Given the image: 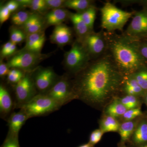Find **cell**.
<instances>
[{
	"label": "cell",
	"instance_id": "obj_29",
	"mask_svg": "<svg viewBox=\"0 0 147 147\" xmlns=\"http://www.w3.org/2000/svg\"><path fill=\"white\" fill-rule=\"evenodd\" d=\"M26 72L17 69H11L7 76V82L15 86L23 79Z\"/></svg>",
	"mask_w": 147,
	"mask_h": 147
},
{
	"label": "cell",
	"instance_id": "obj_25",
	"mask_svg": "<svg viewBox=\"0 0 147 147\" xmlns=\"http://www.w3.org/2000/svg\"><path fill=\"white\" fill-rule=\"evenodd\" d=\"M118 98L127 110L140 108L141 102L139 97L130 95L124 94L122 97H118Z\"/></svg>",
	"mask_w": 147,
	"mask_h": 147
},
{
	"label": "cell",
	"instance_id": "obj_43",
	"mask_svg": "<svg viewBox=\"0 0 147 147\" xmlns=\"http://www.w3.org/2000/svg\"><path fill=\"white\" fill-rule=\"evenodd\" d=\"M119 147H127L125 144L124 143H121L120 144L119 146Z\"/></svg>",
	"mask_w": 147,
	"mask_h": 147
},
{
	"label": "cell",
	"instance_id": "obj_34",
	"mask_svg": "<svg viewBox=\"0 0 147 147\" xmlns=\"http://www.w3.org/2000/svg\"><path fill=\"white\" fill-rule=\"evenodd\" d=\"M103 134V131L100 128L94 130L90 134L88 143L94 146L100 142Z\"/></svg>",
	"mask_w": 147,
	"mask_h": 147
},
{
	"label": "cell",
	"instance_id": "obj_27",
	"mask_svg": "<svg viewBox=\"0 0 147 147\" xmlns=\"http://www.w3.org/2000/svg\"><path fill=\"white\" fill-rule=\"evenodd\" d=\"M27 34L23 30L12 27L10 30V41L15 44L21 43L26 38Z\"/></svg>",
	"mask_w": 147,
	"mask_h": 147
},
{
	"label": "cell",
	"instance_id": "obj_1",
	"mask_svg": "<svg viewBox=\"0 0 147 147\" xmlns=\"http://www.w3.org/2000/svg\"><path fill=\"white\" fill-rule=\"evenodd\" d=\"M73 77L76 99L98 110L104 109L121 92L124 78L106 53Z\"/></svg>",
	"mask_w": 147,
	"mask_h": 147
},
{
	"label": "cell",
	"instance_id": "obj_18",
	"mask_svg": "<svg viewBox=\"0 0 147 147\" xmlns=\"http://www.w3.org/2000/svg\"><path fill=\"white\" fill-rule=\"evenodd\" d=\"M69 19L73 24L76 39L83 42L84 39L93 31L89 28L81 18L79 13H70Z\"/></svg>",
	"mask_w": 147,
	"mask_h": 147
},
{
	"label": "cell",
	"instance_id": "obj_23",
	"mask_svg": "<svg viewBox=\"0 0 147 147\" xmlns=\"http://www.w3.org/2000/svg\"><path fill=\"white\" fill-rule=\"evenodd\" d=\"M138 123L134 120L121 123L118 132L120 135L121 142L125 143L131 138Z\"/></svg>",
	"mask_w": 147,
	"mask_h": 147
},
{
	"label": "cell",
	"instance_id": "obj_31",
	"mask_svg": "<svg viewBox=\"0 0 147 147\" xmlns=\"http://www.w3.org/2000/svg\"><path fill=\"white\" fill-rule=\"evenodd\" d=\"M34 13L42 14L48 10L45 0H32L31 3L29 6Z\"/></svg>",
	"mask_w": 147,
	"mask_h": 147
},
{
	"label": "cell",
	"instance_id": "obj_16",
	"mask_svg": "<svg viewBox=\"0 0 147 147\" xmlns=\"http://www.w3.org/2000/svg\"><path fill=\"white\" fill-rule=\"evenodd\" d=\"M124 94L143 97L146 91L142 88L131 75L124 76L121 87V92Z\"/></svg>",
	"mask_w": 147,
	"mask_h": 147
},
{
	"label": "cell",
	"instance_id": "obj_9",
	"mask_svg": "<svg viewBox=\"0 0 147 147\" xmlns=\"http://www.w3.org/2000/svg\"><path fill=\"white\" fill-rule=\"evenodd\" d=\"M32 76L38 94L49 91L60 77L52 67L40 66L32 71Z\"/></svg>",
	"mask_w": 147,
	"mask_h": 147
},
{
	"label": "cell",
	"instance_id": "obj_8",
	"mask_svg": "<svg viewBox=\"0 0 147 147\" xmlns=\"http://www.w3.org/2000/svg\"><path fill=\"white\" fill-rule=\"evenodd\" d=\"M16 108H21L38 94L31 72H26L23 79L14 86Z\"/></svg>",
	"mask_w": 147,
	"mask_h": 147
},
{
	"label": "cell",
	"instance_id": "obj_26",
	"mask_svg": "<svg viewBox=\"0 0 147 147\" xmlns=\"http://www.w3.org/2000/svg\"><path fill=\"white\" fill-rule=\"evenodd\" d=\"M32 13L25 10L19 11L15 12L11 16V22L17 26H23Z\"/></svg>",
	"mask_w": 147,
	"mask_h": 147
},
{
	"label": "cell",
	"instance_id": "obj_45",
	"mask_svg": "<svg viewBox=\"0 0 147 147\" xmlns=\"http://www.w3.org/2000/svg\"><path fill=\"white\" fill-rule=\"evenodd\" d=\"M144 39V40H147V37L146 38H144V39Z\"/></svg>",
	"mask_w": 147,
	"mask_h": 147
},
{
	"label": "cell",
	"instance_id": "obj_7",
	"mask_svg": "<svg viewBox=\"0 0 147 147\" xmlns=\"http://www.w3.org/2000/svg\"><path fill=\"white\" fill-rule=\"evenodd\" d=\"M43 94L53 98L61 107L71 100L76 99L72 80L68 74L60 76L53 88Z\"/></svg>",
	"mask_w": 147,
	"mask_h": 147
},
{
	"label": "cell",
	"instance_id": "obj_24",
	"mask_svg": "<svg viewBox=\"0 0 147 147\" xmlns=\"http://www.w3.org/2000/svg\"><path fill=\"white\" fill-rule=\"evenodd\" d=\"M96 11L97 8L94 5L82 13H78L83 21L92 31H94V26L96 16Z\"/></svg>",
	"mask_w": 147,
	"mask_h": 147
},
{
	"label": "cell",
	"instance_id": "obj_40",
	"mask_svg": "<svg viewBox=\"0 0 147 147\" xmlns=\"http://www.w3.org/2000/svg\"><path fill=\"white\" fill-rule=\"evenodd\" d=\"M20 6L24 7H29L31 3L32 0H18L17 1Z\"/></svg>",
	"mask_w": 147,
	"mask_h": 147
},
{
	"label": "cell",
	"instance_id": "obj_3",
	"mask_svg": "<svg viewBox=\"0 0 147 147\" xmlns=\"http://www.w3.org/2000/svg\"><path fill=\"white\" fill-rule=\"evenodd\" d=\"M100 11L101 27L107 32L119 30L123 32L124 27L134 13V11L128 12L122 10L109 2L105 3Z\"/></svg>",
	"mask_w": 147,
	"mask_h": 147
},
{
	"label": "cell",
	"instance_id": "obj_41",
	"mask_svg": "<svg viewBox=\"0 0 147 147\" xmlns=\"http://www.w3.org/2000/svg\"><path fill=\"white\" fill-rule=\"evenodd\" d=\"M94 146H93L89 143H87V144H84L81 145L77 147H94Z\"/></svg>",
	"mask_w": 147,
	"mask_h": 147
},
{
	"label": "cell",
	"instance_id": "obj_35",
	"mask_svg": "<svg viewBox=\"0 0 147 147\" xmlns=\"http://www.w3.org/2000/svg\"><path fill=\"white\" fill-rule=\"evenodd\" d=\"M65 0H45V3L48 9L51 10L59 8H65Z\"/></svg>",
	"mask_w": 147,
	"mask_h": 147
},
{
	"label": "cell",
	"instance_id": "obj_30",
	"mask_svg": "<svg viewBox=\"0 0 147 147\" xmlns=\"http://www.w3.org/2000/svg\"><path fill=\"white\" fill-rule=\"evenodd\" d=\"M16 44L8 41L6 42L2 47L1 51V58L11 57L16 52Z\"/></svg>",
	"mask_w": 147,
	"mask_h": 147
},
{
	"label": "cell",
	"instance_id": "obj_32",
	"mask_svg": "<svg viewBox=\"0 0 147 147\" xmlns=\"http://www.w3.org/2000/svg\"><path fill=\"white\" fill-rule=\"evenodd\" d=\"M143 114L141 108H138L127 110L121 117L123 122L134 120Z\"/></svg>",
	"mask_w": 147,
	"mask_h": 147
},
{
	"label": "cell",
	"instance_id": "obj_28",
	"mask_svg": "<svg viewBox=\"0 0 147 147\" xmlns=\"http://www.w3.org/2000/svg\"><path fill=\"white\" fill-rule=\"evenodd\" d=\"M145 91H147V68L142 69L131 74Z\"/></svg>",
	"mask_w": 147,
	"mask_h": 147
},
{
	"label": "cell",
	"instance_id": "obj_36",
	"mask_svg": "<svg viewBox=\"0 0 147 147\" xmlns=\"http://www.w3.org/2000/svg\"><path fill=\"white\" fill-rule=\"evenodd\" d=\"M138 43L140 54L147 63V40H138Z\"/></svg>",
	"mask_w": 147,
	"mask_h": 147
},
{
	"label": "cell",
	"instance_id": "obj_44",
	"mask_svg": "<svg viewBox=\"0 0 147 147\" xmlns=\"http://www.w3.org/2000/svg\"><path fill=\"white\" fill-rule=\"evenodd\" d=\"M141 147H147V144L145 145H144V146H142Z\"/></svg>",
	"mask_w": 147,
	"mask_h": 147
},
{
	"label": "cell",
	"instance_id": "obj_15",
	"mask_svg": "<svg viewBox=\"0 0 147 147\" xmlns=\"http://www.w3.org/2000/svg\"><path fill=\"white\" fill-rule=\"evenodd\" d=\"M29 118L26 113L22 109L18 112L11 113L7 119L8 132L18 135L19 131Z\"/></svg>",
	"mask_w": 147,
	"mask_h": 147
},
{
	"label": "cell",
	"instance_id": "obj_13",
	"mask_svg": "<svg viewBox=\"0 0 147 147\" xmlns=\"http://www.w3.org/2000/svg\"><path fill=\"white\" fill-rule=\"evenodd\" d=\"M16 108L15 100H13L8 89L3 84L0 85V114L1 118L7 120L12 111Z\"/></svg>",
	"mask_w": 147,
	"mask_h": 147
},
{
	"label": "cell",
	"instance_id": "obj_20",
	"mask_svg": "<svg viewBox=\"0 0 147 147\" xmlns=\"http://www.w3.org/2000/svg\"><path fill=\"white\" fill-rule=\"evenodd\" d=\"M127 110L117 96L104 108V113L105 115L117 119L121 117Z\"/></svg>",
	"mask_w": 147,
	"mask_h": 147
},
{
	"label": "cell",
	"instance_id": "obj_22",
	"mask_svg": "<svg viewBox=\"0 0 147 147\" xmlns=\"http://www.w3.org/2000/svg\"><path fill=\"white\" fill-rule=\"evenodd\" d=\"M94 3V1L90 0H67L64 7L76 11L77 13H81L95 5Z\"/></svg>",
	"mask_w": 147,
	"mask_h": 147
},
{
	"label": "cell",
	"instance_id": "obj_19",
	"mask_svg": "<svg viewBox=\"0 0 147 147\" xmlns=\"http://www.w3.org/2000/svg\"><path fill=\"white\" fill-rule=\"evenodd\" d=\"M132 143L140 146L147 143V121L143 120L137 124L131 137Z\"/></svg>",
	"mask_w": 147,
	"mask_h": 147
},
{
	"label": "cell",
	"instance_id": "obj_2",
	"mask_svg": "<svg viewBox=\"0 0 147 147\" xmlns=\"http://www.w3.org/2000/svg\"><path fill=\"white\" fill-rule=\"evenodd\" d=\"M107 42L106 54L124 76L131 75L147 68V63L140 54L138 40L125 35L123 32H105Z\"/></svg>",
	"mask_w": 147,
	"mask_h": 147
},
{
	"label": "cell",
	"instance_id": "obj_10",
	"mask_svg": "<svg viewBox=\"0 0 147 147\" xmlns=\"http://www.w3.org/2000/svg\"><path fill=\"white\" fill-rule=\"evenodd\" d=\"M82 42L91 60L98 59L106 53L107 40L105 32L102 29L98 32H92Z\"/></svg>",
	"mask_w": 147,
	"mask_h": 147
},
{
	"label": "cell",
	"instance_id": "obj_5",
	"mask_svg": "<svg viewBox=\"0 0 147 147\" xmlns=\"http://www.w3.org/2000/svg\"><path fill=\"white\" fill-rule=\"evenodd\" d=\"M50 54H42L22 49L11 56L7 61L10 69H17L25 72H31L40 63L49 57Z\"/></svg>",
	"mask_w": 147,
	"mask_h": 147
},
{
	"label": "cell",
	"instance_id": "obj_38",
	"mask_svg": "<svg viewBox=\"0 0 147 147\" xmlns=\"http://www.w3.org/2000/svg\"><path fill=\"white\" fill-rule=\"evenodd\" d=\"M10 69L8 67L7 63L3 62L1 61L0 63V76L1 78H4L7 76Z\"/></svg>",
	"mask_w": 147,
	"mask_h": 147
},
{
	"label": "cell",
	"instance_id": "obj_17",
	"mask_svg": "<svg viewBox=\"0 0 147 147\" xmlns=\"http://www.w3.org/2000/svg\"><path fill=\"white\" fill-rule=\"evenodd\" d=\"M26 40V45L22 49L36 53H41L46 40L44 31L27 35Z\"/></svg>",
	"mask_w": 147,
	"mask_h": 147
},
{
	"label": "cell",
	"instance_id": "obj_33",
	"mask_svg": "<svg viewBox=\"0 0 147 147\" xmlns=\"http://www.w3.org/2000/svg\"><path fill=\"white\" fill-rule=\"evenodd\" d=\"M1 147H20L18 135L8 132L7 136Z\"/></svg>",
	"mask_w": 147,
	"mask_h": 147
},
{
	"label": "cell",
	"instance_id": "obj_14",
	"mask_svg": "<svg viewBox=\"0 0 147 147\" xmlns=\"http://www.w3.org/2000/svg\"><path fill=\"white\" fill-rule=\"evenodd\" d=\"M70 13L65 8H59L51 10L45 13L43 17L45 27L56 26L63 24L69 19Z\"/></svg>",
	"mask_w": 147,
	"mask_h": 147
},
{
	"label": "cell",
	"instance_id": "obj_21",
	"mask_svg": "<svg viewBox=\"0 0 147 147\" xmlns=\"http://www.w3.org/2000/svg\"><path fill=\"white\" fill-rule=\"evenodd\" d=\"M121 123L115 118L104 115L99 122L100 128L103 133L118 132Z\"/></svg>",
	"mask_w": 147,
	"mask_h": 147
},
{
	"label": "cell",
	"instance_id": "obj_37",
	"mask_svg": "<svg viewBox=\"0 0 147 147\" xmlns=\"http://www.w3.org/2000/svg\"><path fill=\"white\" fill-rule=\"evenodd\" d=\"M11 13L5 5H1L0 8V23L1 25L8 20L10 17Z\"/></svg>",
	"mask_w": 147,
	"mask_h": 147
},
{
	"label": "cell",
	"instance_id": "obj_42",
	"mask_svg": "<svg viewBox=\"0 0 147 147\" xmlns=\"http://www.w3.org/2000/svg\"><path fill=\"white\" fill-rule=\"evenodd\" d=\"M143 98H144V102L147 106V91H146L145 94Z\"/></svg>",
	"mask_w": 147,
	"mask_h": 147
},
{
	"label": "cell",
	"instance_id": "obj_11",
	"mask_svg": "<svg viewBox=\"0 0 147 147\" xmlns=\"http://www.w3.org/2000/svg\"><path fill=\"white\" fill-rule=\"evenodd\" d=\"M130 24L123 32L125 35L134 39L147 37V7L141 10L134 11Z\"/></svg>",
	"mask_w": 147,
	"mask_h": 147
},
{
	"label": "cell",
	"instance_id": "obj_6",
	"mask_svg": "<svg viewBox=\"0 0 147 147\" xmlns=\"http://www.w3.org/2000/svg\"><path fill=\"white\" fill-rule=\"evenodd\" d=\"M61 107L53 98L43 94H38L21 108L26 112L29 119L47 115Z\"/></svg>",
	"mask_w": 147,
	"mask_h": 147
},
{
	"label": "cell",
	"instance_id": "obj_12",
	"mask_svg": "<svg viewBox=\"0 0 147 147\" xmlns=\"http://www.w3.org/2000/svg\"><path fill=\"white\" fill-rule=\"evenodd\" d=\"M73 31L65 24H61L55 26L50 36V41L59 47L73 43Z\"/></svg>",
	"mask_w": 147,
	"mask_h": 147
},
{
	"label": "cell",
	"instance_id": "obj_39",
	"mask_svg": "<svg viewBox=\"0 0 147 147\" xmlns=\"http://www.w3.org/2000/svg\"><path fill=\"white\" fill-rule=\"evenodd\" d=\"M11 13L16 11L20 7V5L17 1H10L5 4Z\"/></svg>",
	"mask_w": 147,
	"mask_h": 147
},
{
	"label": "cell",
	"instance_id": "obj_4",
	"mask_svg": "<svg viewBox=\"0 0 147 147\" xmlns=\"http://www.w3.org/2000/svg\"><path fill=\"white\" fill-rule=\"evenodd\" d=\"M91 61L83 42L76 39L70 50L65 54L64 66L68 74L74 76L85 68Z\"/></svg>",
	"mask_w": 147,
	"mask_h": 147
}]
</instances>
